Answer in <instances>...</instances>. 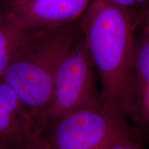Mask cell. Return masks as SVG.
Instances as JSON below:
<instances>
[{"label": "cell", "mask_w": 149, "mask_h": 149, "mask_svg": "<svg viewBox=\"0 0 149 149\" xmlns=\"http://www.w3.org/2000/svg\"><path fill=\"white\" fill-rule=\"evenodd\" d=\"M91 0H29L7 10L29 30L54 28L81 19Z\"/></svg>", "instance_id": "5b68a950"}, {"label": "cell", "mask_w": 149, "mask_h": 149, "mask_svg": "<svg viewBox=\"0 0 149 149\" xmlns=\"http://www.w3.org/2000/svg\"><path fill=\"white\" fill-rule=\"evenodd\" d=\"M107 149H141L138 137H135L113 145Z\"/></svg>", "instance_id": "8fae6325"}, {"label": "cell", "mask_w": 149, "mask_h": 149, "mask_svg": "<svg viewBox=\"0 0 149 149\" xmlns=\"http://www.w3.org/2000/svg\"><path fill=\"white\" fill-rule=\"evenodd\" d=\"M31 31L10 13L0 10V78Z\"/></svg>", "instance_id": "52a82bcc"}, {"label": "cell", "mask_w": 149, "mask_h": 149, "mask_svg": "<svg viewBox=\"0 0 149 149\" xmlns=\"http://www.w3.org/2000/svg\"><path fill=\"white\" fill-rule=\"evenodd\" d=\"M0 149H2V148H0Z\"/></svg>", "instance_id": "5bb4252c"}, {"label": "cell", "mask_w": 149, "mask_h": 149, "mask_svg": "<svg viewBox=\"0 0 149 149\" xmlns=\"http://www.w3.org/2000/svg\"><path fill=\"white\" fill-rule=\"evenodd\" d=\"M17 149H52L40 135H34L26 139Z\"/></svg>", "instance_id": "30bf717a"}, {"label": "cell", "mask_w": 149, "mask_h": 149, "mask_svg": "<svg viewBox=\"0 0 149 149\" xmlns=\"http://www.w3.org/2000/svg\"><path fill=\"white\" fill-rule=\"evenodd\" d=\"M96 73L81 30L57 70L51 102L42 132L61 115L103 101L101 90L97 84Z\"/></svg>", "instance_id": "277c9868"}, {"label": "cell", "mask_w": 149, "mask_h": 149, "mask_svg": "<svg viewBox=\"0 0 149 149\" xmlns=\"http://www.w3.org/2000/svg\"><path fill=\"white\" fill-rule=\"evenodd\" d=\"M40 135L52 149H107L137 137L125 115L104 101L61 115Z\"/></svg>", "instance_id": "3957f363"}, {"label": "cell", "mask_w": 149, "mask_h": 149, "mask_svg": "<svg viewBox=\"0 0 149 149\" xmlns=\"http://www.w3.org/2000/svg\"><path fill=\"white\" fill-rule=\"evenodd\" d=\"M34 135L39 134L29 112L13 89L0 78V148L17 149Z\"/></svg>", "instance_id": "8992f818"}, {"label": "cell", "mask_w": 149, "mask_h": 149, "mask_svg": "<svg viewBox=\"0 0 149 149\" xmlns=\"http://www.w3.org/2000/svg\"><path fill=\"white\" fill-rule=\"evenodd\" d=\"M80 25L100 80L102 100L135 121L139 112L133 56L140 13L110 0H91Z\"/></svg>", "instance_id": "6da1fadb"}, {"label": "cell", "mask_w": 149, "mask_h": 149, "mask_svg": "<svg viewBox=\"0 0 149 149\" xmlns=\"http://www.w3.org/2000/svg\"><path fill=\"white\" fill-rule=\"evenodd\" d=\"M29 1V0H0V10H9Z\"/></svg>", "instance_id": "7c38bea8"}, {"label": "cell", "mask_w": 149, "mask_h": 149, "mask_svg": "<svg viewBox=\"0 0 149 149\" xmlns=\"http://www.w3.org/2000/svg\"><path fill=\"white\" fill-rule=\"evenodd\" d=\"M140 27L149 28V3L146 9L140 13Z\"/></svg>", "instance_id": "4fadbf2b"}, {"label": "cell", "mask_w": 149, "mask_h": 149, "mask_svg": "<svg viewBox=\"0 0 149 149\" xmlns=\"http://www.w3.org/2000/svg\"><path fill=\"white\" fill-rule=\"evenodd\" d=\"M139 29L140 32L136 34L133 70L138 94L149 111V28Z\"/></svg>", "instance_id": "ba28073f"}, {"label": "cell", "mask_w": 149, "mask_h": 149, "mask_svg": "<svg viewBox=\"0 0 149 149\" xmlns=\"http://www.w3.org/2000/svg\"><path fill=\"white\" fill-rule=\"evenodd\" d=\"M122 8L141 13L144 10L149 3V0H110Z\"/></svg>", "instance_id": "9c48e42d"}, {"label": "cell", "mask_w": 149, "mask_h": 149, "mask_svg": "<svg viewBox=\"0 0 149 149\" xmlns=\"http://www.w3.org/2000/svg\"><path fill=\"white\" fill-rule=\"evenodd\" d=\"M80 19L61 26L33 29L1 77L23 102L39 135L51 104L57 70L81 33Z\"/></svg>", "instance_id": "7a4b0ae2"}]
</instances>
